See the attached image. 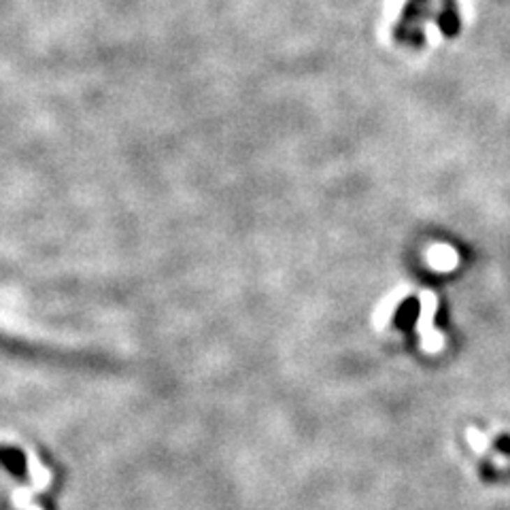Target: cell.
I'll return each instance as SVG.
<instances>
[{"label":"cell","instance_id":"obj_1","mask_svg":"<svg viewBox=\"0 0 510 510\" xmlns=\"http://www.w3.org/2000/svg\"><path fill=\"white\" fill-rule=\"evenodd\" d=\"M419 317V300L417 298H408L402 302V306L395 313V326L400 330H411L413 323L417 321Z\"/></svg>","mask_w":510,"mask_h":510}]
</instances>
